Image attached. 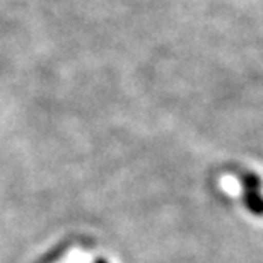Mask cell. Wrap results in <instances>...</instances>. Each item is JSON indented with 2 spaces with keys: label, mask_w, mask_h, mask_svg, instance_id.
I'll list each match as a JSON object with an SVG mask.
<instances>
[{
  "label": "cell",
  "mask_w": 263,
  "mask_h": 263,
  "mask_svg": "<svg viewBox=\"0 0 263 263\" xmlns=\"http://www.w3.org/2000/svg\"><path fill=\"white\" fill-rule=\"evenodd\" d=\"M248 205H250V209L251 210H255V212H261L263 210V202L260 198H256L255 195H248Z\"/></svg>",
  "instance_id": "obj_1"
}]
</instances>
